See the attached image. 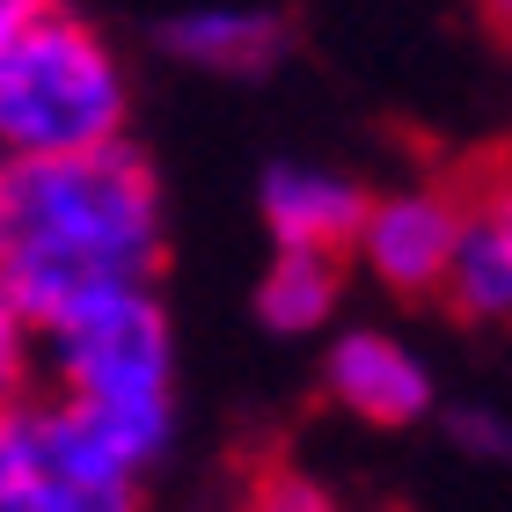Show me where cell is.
I'll use <instances>...</instances> for the list:
<instances>
[{"label":"cell","instance_id":"5b68a950","mask_svg":"<svg viewBox=\"0 0 512 512\" xmlns=\"http://www.w3.org/2000/svg\"><path fill=\"white\" fill-rule=\"evenodd\" d=\"M461 227H469V205L439 183H403V191H381L366 205V227L352 256L366 264V278L403 300L447 293L454 256H461Z\"/></svg>","mask_w":512,"mask_h":512},{"label":"cell","instance_id":"7a4b0ae2","mask_svg":"<svg viewBox=\"0 0 512 512\" xmlns=\"http://www.w3.org/2000/svg\"><path fill=\"white\" fill-rule=\"evenodd\" d=\"M44 381L88 417H103L132 454L161 461L176 439V322L161 293H103L44 322Z\"/></svg>","mask_w":512,"mask_h":512},{"label":"cell","instance_id":"ba28073f","mask_svg":"<svg viewBox=\"0 0 512 512\" xmlns=\"http://www.w3.org/2000/svg\"><path fill=\"white\" fill-rule=\"evenodd\" d=\"M161 52L191 74L249 81L286 59V22L271 8H242V0H205V8H183L161 22Z\"/></svg>","mask_w":512,"mask_h":512},{"label":"cell","instance_id":"e0dca14e","mask_svg":"<svg viewBox=\"0 0 512 512\" xmlns=\"http://www.w3.org/2000/svg\"><path fill=\"white\" fill-rule=\"evenodd\" d=\"M0 213H8V161H0Z\"/></svg>","mask_w":512,"mask_h":512},{"label":"cell","instance_id":"7c38bea8","mask_svg":"<svg viewBox=\"0 0 512 512\" xmlns=\"http://www.w3.org/2000/svg\"><path fill=\"white\" fill-rule=\"evenodd\" d=\"M447 439H454L469 461H512V417L491 410V403H461V410L447 417Z\"/></svg>","mask_w":512,"mask_h":512},{"label":"cell","instance_id":"5bb4252c","mask_svg":"<svg viewBox=\"0 0 512 512\" xmlns=\"http://www.w3.org/2000/svg\"><path fill=\"white\" fill-rule=\"evenodd\" d=\"M52 8H59V0H0V59H8V52H15V37L30 30V22H44Z\"/></svg>","mask_w":512,"mask_h":512},{"label":"cell","instance_id":"8992f818","mask_svg":"<svg viewBox=\"0 0 512 512\" xmlns=\"http://www.w3.org/2000/svg\"><path fill=\"white\" fill-rule=\"evenodd\" d=\"M322 395L374 432H403L417 417H432V403H439L432 366L395 330H374V322H352V330L330 337V352H322Z\"/></svg>","mask_w":512,"mask_h":512},{"label":"cell","instance_id":"2e32d148","mask_svg":"<svg viewBox=\"0 0 512 512\" xmlns=\"http://www.w3.org/2000/svg\"><path fill=\"white\" fill-rule=\"evenodd\" d=\"M491 15L505 22V30H512V0H491Z\"/></svg>","mask_w":512,"mask_h":512},{"label":"cell","instance_id":"30bf717a","mask_svg":"<svg viewBox=\"0 0 512 512\" xmlns=\"http://www.w3.org/2000/svg\"><path fill=\"white\" fill-rule=\"evenodd\" d=\"M337 300H344V256H322V249H271L264 278H256V322L278 337L330 330Z\"/></svg>","mask_w":512,"mask_h":512},{"label":"cell","instance_id":"8fae6325","mask_svg":"<svg viewBox=\"0 0 512 512\" xmlns=\"http://www.w3.org/2000/svg\"><path fill=\"white\" fill-rule=\"evenodd\" d=\"M37 359H44V330H37V315L15 300V286L0 278V410H15L22 395H30Z\"/></svg>","mask_w":512,"mask_h":512},{"label":"cell","instance_id":"6da1fadb","mask_svg":"<svg viewBox=\"0 0 512 512\" xmlns=\"http://www.w3.org/2000/svg\"><path fill=\"white\" fill-rule=\"evenodd\" d=\"M161 256H169V213H161V176L147 169V154L103 147L8 169L0 278L37 315V330L103 293L154 286Z\"/></svg>","mask_w":512,"mask_h":512},{"label":"cell","instance_id":"52a82bcc","mask_svg":"<svg viewBox=\"0 0 512 512\" xmlns=\"http://www.w3.org/2000/svg\"><path fill=\"white\" fill-rule=\"evenodd\" d=\"M366 198L344 169H322V161H271L264 183H256V213H264L271 249H322L344 256L366 227Z\"/></svg>","mask_w":512,"mask_h":512},{"label":"cell","instance_id":"9a60e30c","mask_svg":"<svg viewBox=\"0 0 512 512\" xmlns=\"http://www.w3.org/2000/svg\"><path fill=\"white\" fill-rule=\"evenodd\" d=\"M0 512H59V505L44 498L37 483H22L15 469H0Z\"/></svg>","mask_w":512,"mask_h":512},{"label":"cell","instance_id":"4fadbf2b","mask_svg":"<svg viewBox=\"0 0 512 512\" xmlns=\"http://www.w3.org/2000/svg\"><path fill=\"white\" fill-rule=\"evenodd\" d=\"M242 512H344V505L322 491L315 476H300V469H264Z\"/></svg>","mask_w":512,"mask_h":512},{"label":"cell","instance_id":"9c48e42d","mask_svg":"<svg viewBox=\"0 0 512 512\" xmlns=\"http://www.w3.org/2000/svg\"><path fill=\"white\" fill-rule=\"evenodd\" d=\"M447 308L461 322L505 330L512 322V176H498L483 198H469V227H461V256L447 278Z\"/></svg>","mask_w":512,"mask_h":512},{"label":"cell","instance_id":"277c9868","mask_svg":"<svg viewBox=\"0 0 512 512\" xmlns=\"http://www.w3.org/2000/svg\"><path fill=\"white\" fill-rule=\"evenodd\" d=\"M0 469L37 483L59 512H147L154 461L132 454L103 417L44 388V395H22L15 410H0Z\"/></svg>","mask_w":512,"mask_h":512},{"label":"cell","instance_id":"3957f363","mask_svg":"<svg viewBox=\"0 0 512 512\" xmlns=\"http://www.w3.org/2000/svg\"><path fill=\"white\" fill-rule=\"evenodd\" d=\"M132 81L96 22L52 8L0 59V161H74L125 147Z\"/></svg>","mask_w":512,"mask_h":512}]
</instances>
